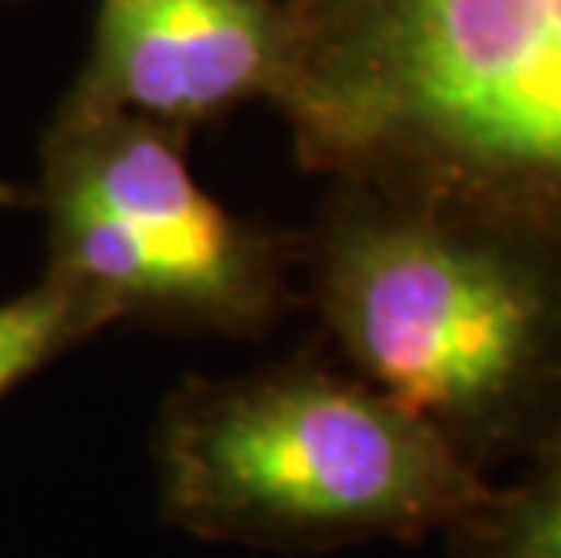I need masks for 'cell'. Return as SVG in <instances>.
Returning <instances> with one entry per match:
<instances>
[{
  "instance_id": "cell-5",
  "label": "cell",
  "mask_w": 561,
  "mask_h": 558,
  "mask_svg": "<svg viewBox=\"0 0 561 558\" xmlns=\"http://www.w3.org/2000/svg\"><path fill=\"white\" fill-rule=\"evenodd\" d=\"M290 55L286 0H99L66 110L193 141L243 105L276 102Z\"/></svg>"
},
{
  "instance_id": "cell-3",
  "label": "cell",
  "mask_w": 561,
  "mask_h": 558,
  "mask_svg": "<svg viewBox=\"0 0 561 558\" xmlns=\"http://www.w3.org/2000/svg\"><path fill=\"white\" fill-rule=\"evenodd\" d=\"M157 457L174 526L276 551L449 537L496 486L348 366L316 355L182 388Z\"/></svg>"
},
{
  "instance_id": "cell-4",
  "label": "cell",
  "mask_w": 561,
  "mask_h": 558,
  "mask_svg": "<svg viewBox=\"0 0 561 558\" xmlns=\"http://www.w3.org/2000/svg\"><path fill=\"white\" fill-rule=\"evenodd\" d=\"M193 141L110 113L55 105L37 207L47 269L110 323L265 334L297 301L301 232L250 221L188 168Z\"/></svg>"
},
{
  "instance_id": "cell-8",
  "label": "cell",
  "mask_w": 561,
  "mask_h": 558,
  "mask_svg": "<svg viewBox=\"0 0 561 558\" xmlns=\"http://www.w3.org/2000/svg\"><path fill=\"white\" fill-rule=\"evenodd\" d=\"M22 207H37V189H22L8 178H0V210H22Z\"/></svg>"
},
{
  "instance_id": "cell-6",
  "label": "cell",
  "mask_w": 561,
  "mask_h": 558,
  "mask_svg": "<svg viewBox=\"0 0 561 558\" xmlns=\"http://www.w3.org/2000/svg\"><path fill=\"white\" fill-rule=\"evenodd\" d=\"M460 558H561V432L525 460L511 486L449 533Z\"/></svg>"
},
{
  "instance_id": "cell-2",
  "label": "cell",
  "mask_w": 561,
  "mask_h": 558,
  "mask_svg": "<svg viewBox=\"0 0 561 558\" xmlns=\"http://www.w3.org/2000/svg\"><path fill=\"white\" fill-rule=\"evenodd\" d=\"M301 272L344 366L474 471L561 432V254L504 221L333 178Z\"/></svg>"
},
{
  "instance_id": "cell-1",
  "label": "cell",
  "mask_w": 561,
  "mask_h": 558,
  "mask_svg": "<svg viewBox=\"0 0 561 558\" xmlns=\"http://www.w3.org/2000/svg\"><path fill=\"white\" fill-rule=\"evenodd\" d=\"M294 157L561 254V0H286Z\"/></svg>"
},
{
  "instance_id": "cell-7",
  "label": "cell",
  "mask_w": 561,
  "mask_h": 558,
  "mask_svg": "<svg viewBox=\"0 0 561 558\" xmlns=\"http://www.w3.org/2000/svg\"><path fill=\"white\" fill-rule=\"evenodd\" d=\"M102 327H113L110 316L51 276H41L37 287L11 301H0V396Z\"/></svg>"
}]
</instances>
